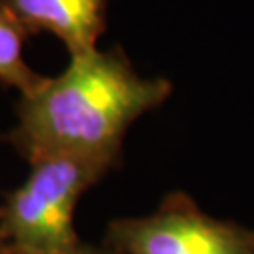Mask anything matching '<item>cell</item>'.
Segmentation results:
<instances>
[{"label": "cell", "instance_id": "1", "mask_svg": "<svg viewBox=\"0 0 254 254\" xmlns=\"http://www.w3.org/2000/svg\"><path fill=\"white\" fill-rule=\"evenodd\" d=\"M164 77H141L115 46L70 55L57 77H46L17 102V127L4 136L28 164L53 154L121 162L128 128L170 98Z\"/></svg>", "mask_w": 254, "mask_h": 254}, {"label": "cell", "instance_id": "2", "mask_svg": "<svg viewBox=\"0 0 254 254\" xmlns=\"http://www.w3.org/2000/svg\"><path fill=\"white\" fill-rule=\"evenodd\" d=\"M104 158L53 154L30 162L25 183L2 205V224L9 247L23 254H72L83 243L73 213L92 185L117 168Z\"/></svg>", "mask_w": 254, "mask_h": 254}, {"label": "cell", "instance_id": "3", "mask_svg": "<svg viewBox=\"0 0 254 254\" xmlns=\"http://www.w3.org/2000/svg\"><path fill=\"white\" fill-rule=\"evenodd\" d=\"M104 245L115 254H254V230L209 217L185 192H172L145 217L111 220Z\"/></svg>", "mask_w": 254, "mask_h": 254}, {"label": "cell", "instance_id": "4", "mask_svg": "<svg viewBox=\"0 0 254 254\" xmlns=\"http://www.w3.org/2000/svg\"><path fill=\"white\" fill-rule=\"evenodd\" d=\"M109 0H0L28 36L49 32L70 55L94 51L106 32Z\"/></svg>", "mask_w": 254, "mask_h": 254}, {"label": "cell", "instance_id": "5", "mask_svg": "<svg viewBox=\"0 0 254 254\" xmlns=\"http://www.w3.org/2000/svg\"><path fill=\"white\" fill-rule=\"evenodd\" d=\"M27 38V30L0 4V83L17 89L21 94L32 92L46 79L25 63L23 44Z\"/></svg>", "mask_w": 254, "mask_h": 254}, {"label": "cell", "instance_id": "6", "mask_svg": "<svg viewBox=\"0 0 254 254\" xmlns=\"http://www.w3.org/2000/svg\"><path fill=\"white\" fill-rule=\"evenodd\" d=\"M9 254H23V253H15L13 249L9 251ZM72 254H115L109 247L106 245H100V247H96V245H89V243H85V245L81 247V249H77L75 253Z\"/></svg>", "mask_w": 254, "mask_h": 254}, {"label": "cell", "instance_id": "7", "mask_svg": "<svg viewBox=\"0 0 254 254\" xmlns=\"http://www.w3.org/2000/svg\"><path fill=\"white\" fill-rule=\"evenodd\" d=\"M11 247L8 243V237L4 232V224H2V207H0V254H9Z\"/></svg>", "mask_w": 254, "mask_h": 254}]
</instances>
